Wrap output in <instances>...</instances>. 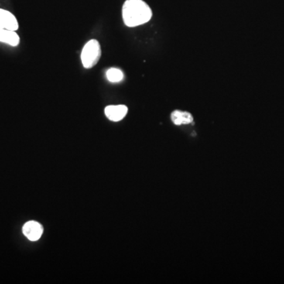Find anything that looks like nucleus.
Here are the masks:
<instances>
[{"mask_svg":"<svg viewBox=\"0 0 284 284\" xmlns=\"http://www.w3.org/2000/svg\"><path fill=\"white\" fill-rule=\"evenodd\" d=\"M0 42L10 46L16 47L20 44V37L15 31L0 27Z\"/></svg>","mask_w":284,"mask_h":284,"instance_id":"nucleus-6","label":"nucleus"},{"mask_svg":"<svg viewBox=\"0 0 284 284\" xmlns=\"http://www.w3.org/2000/svg\"><path fill=\"white\" fill-rule=\"evenodd\" d=\"M152 11L143 0H127L123 6V19L128 27L144 25L150 21Z\"/></svg>","mask_w":284,"mask_h":284,"instance_id":"nucleus-1","label":"nucleus"},{"mask_svg":"<svg viewBox=\"0 0 284 284\" xmlns=\"http://www.w3.org/2000/svg\"><path fill=\"white\" fill-rule=\"evenodd\" d=\"M101 57V47L97 39H90V42L85 45L82 54L80 59L82 63L85 68H93L96 66Z\"/></svg>","mask_w":284,"mask_h":284,"instance_id":"nucleus-2","label":"nucleus"},{"mask_svg":"<svg viewBox=\"0 0 284 284\" xmlns=\"http://www.w3.org/2000/svg\"><path fill=\"white\" fill-rule=\"evenodd\" d=\"M104 112L108 119L112 121H119L127 115L128 108L126 105H109L105 107Z\"/></svg>","mask_w":284,"mask_h":284,"instance_id":"nucleus-4","label":"nucleus"},{"mask_svg":"<svg viewBox=\"0 0 284 284\" xmlns=\"http://www.w3.org/2000/svg\"><path fill=\"white\" fill-rule=\"evenodd\" d=\"M24 235L30 241H37L43 234L44 228L42 224L36 221L27 222L22 227Z\"/></svg>","mask_w":284,"mask_h":284,"instance_id":"nucleus-3","label":"nucleus"},{"mask_svg":"<svg viewBox=\"0 0 284 284\" xmlns=\"http://www.w3.org/2000/svg\"><path fill=\"white\" fill-rule=\"evenodd\" d=\"M107 80L111 83H120L124 79V73L119 69L111 68L106 73Z\"/></svg>","mask_w":284,"mask_h":284,"instance_id":"nucleus-8","label":"nucleus"},{"mask_svg":"<svg viewBox=\"0 0 284 284\" xmlns=\"http://www.w3.org/2000/svg\"><path fill=\"white\" fill-rule=\"evenodd\" d=\"M171 118L174 124L178 126L191 124L193 120V115L190 113L179 111V110L174 111L172 113Z\"/></svg>","mask_w":284,"mask_h":284,"instance_id":"nucleus-7","label":"nucleus"},{"mask_svg":"<svg viewBox=\"0 0 284 284\" xmlns=\"http://www.w3.org/2000/svg\"><path fill=\"white\" fill-rule=\"evenodd\" d=\"M0 27L10 30L17 31L19 28L18 20L10 11L0 9Z\"/></svg>","mask_w":284,"mask_h":284,"instance_id":"nucleus-5","label":"nucleus"}]
</instances>
